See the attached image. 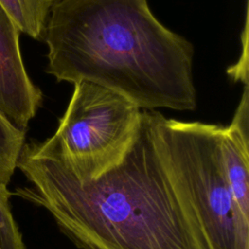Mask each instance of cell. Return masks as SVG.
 <instances>
[{
  "label": "cell",
  "mask_w": 249,
  "mask_h": 249,
  "mask_svg": "<svg viewBox=\"0 0 249 249\" xmlns=\"http://www.w3.org/2000/svg\"><path fill=\"white\" fill-rule=\"evenodd\" d=\"M17 168L32 185L18 196L50 212L80 249H209L147 111L123 160L96 179L79 181L35 142L24 143Z\"/></svg>",
  "instance_id": "6da1fadb"
},
{
  "label": "cell",
  "mask_w": 249,
  "mask_h": 249,
  "mask_svg": "<svg viewBox=\"0 0 249 249\" xmlns=\"http://www.w3.org/2000/svg\"><path fill=\"white\" fill-rule=\"evenodd\" d=\"M47 72L87 81L139 108L194 110V48L163 26L147 0H55L44 31Z\"/></svg>",
  "instance_id": "7a4b0ae2"
},
{
  "label": "cell",
  "mask_w": 249,
  "mask_h": 249,
  "mask_svg": "<svg viewBox=\"0 0 249 249\" xmlns=\"http://www.w3.org/2000/svg\"><path fill=\"white\" fill-rule=\"evenodd\" d=\"M155 137L185 185L209 249H249V218L239 209L223 166L222 125L149 112Z\"/></svg>",
  "instance_id": "3957f363"
},
{
  "label": "cell",
  "mask_w": 249,
  "mask_h": 249,
  "mask_svg": "<svg viewBox=\"0 0 249 249\" xmlns=\"http://www.w3.org/2000/svg\"><path fill=\"white\" fill-rule=\"evenodd\" d=\"M141 117L140 108L125 96L79 81L56 131L35 145L79 181L93 180L123 160Z\"/></svg>",
  "instance_id": "277c9868"
},
{
  "label": "cell",
  "mask_w": 249,
  "mask_h": 249,
  "mask_svg": "<svg viewBox=\"0 0 249 249\" xmlns=\"http://www.w3.org/2000/svg\"><path fill=\"white\" fill-rule=\"evenodd\" d=\"M19 33L0 6V114L25 131L41 105L42 92L24 67Z\"/></svg>",
  "instance_id": "5b68a950"
},
{
  "label": "cell",
  "mask_w": 249,
  "mask_h": 249,
  "mask_svg": "<svg viewBox=\"0 0 249 249\" xmlns=\"http://www.w3.org/2000/svg\"><path fill=\"white\" fill-rule=\"evenodd\" d=\"M220 151L233 197L249 218V89L244 85L240 102L230 125L223 126Z\"/></svg>",
  "instance_id": "8992f818"
},
{
  "label": "cell",
  "mask_w": 249,
  "mask_h": 249,
  "mask_svg": "<svg viewBox=\"0 0 249 249\" xmlns=\"http://www.w3.org/2000/svg\"><path fill=\"white\" fill-rule=\"evenodd\" d=\"M53 0H0V6L19 32L42 39Z\"/></svg>",
  "instance_id": "52a82bcc"
},
{
  "label": "cell",
  "mask_w": 249,
  "mask_h": 249,
  "mask_svg": "<svg viewBox=\"0 0 249 249\" xmlns=\"http://www.w3.org/2000/svg\"><path fill=\"white\" fill-rule=\"evenodd\" d=\"M25 131L18 128L0 114V184L8 185L24 145Z\"/></svg>",
  "instance_id": "ba28073f"
},
{
  "label": "cell",
  "mask_w": 249,
  "mask_h": 249,
  "mask_svg": "<svg viewBox=\"0 0 249 249\" xmlns=\"http://www.w3.org/2000/svg\"><path fill=\"white\" fill-rule=\"evenodd\" d=\"M12 193L0 184V249H26L10 204Z\"/></svg>",
  "instance_id": "9c48e42d"
},
{
  "label": "cell",
  "mask_w": 249,
  "mask_h": 249,
  "mask_svg": "<svg viewBox=\"0 0 249 249\" xmlns=\"http://www.w3.org/2000/svg\"><path fill=\"white\" fill-rule=\"evenodd\" d=\"M53 1H55V0H53Z\"/></svg>",
  "instance_id": "30bf717a"
}]
</instances>
